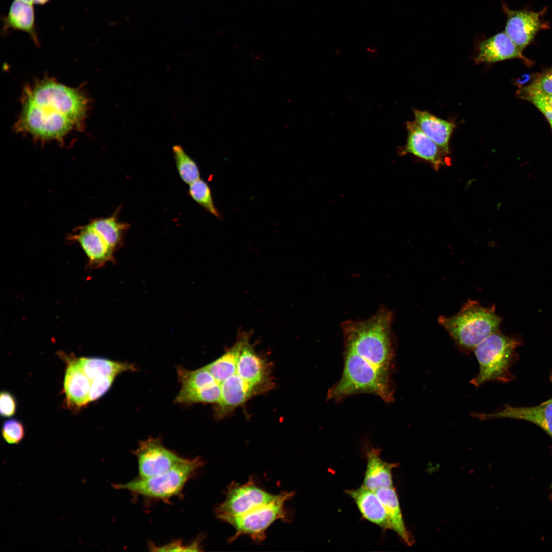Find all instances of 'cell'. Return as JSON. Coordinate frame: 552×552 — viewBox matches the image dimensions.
<instances>
[{"label":"cell","instance_id":"cell-24","mask_svg":"<svg viewBox=\"0 0 552 552\" xmlns=\"http://www.w3.org/2000/svg\"><path fill=\"white\" fill-rule=\"evenodd\" d=\"M383 505L391 530L406 544L411 543L410 535L403 521L398 496L395 489L381 488L375 492Z\"/></svg>","mask_w":552,"mask_h":552},{"label":"cell","instance_id":"cell-39","mask_svg":"<svg viewBox=\"0 0 552 552\" xmlns=\"http://www.w3.org/2000/svg\"><path fill=\"white\" fill-rule=\"evenodd\" d=\"M548 122H549V124H550V125L551 126V128L552 129V120H548Z\"/></svg>","mask_w":552,"mask_h":552},{"label":"cell","instance_id":"cell-25","mask_svg":"<svg viewBox=\"0 0 552 552\" xmlns=\"http://www.w3.org/2000/svg\"><path fill=\"white\" fill-rule=\"evenodd\" d=\"M248 340L247 336L241 337L220 357L204 367L221 383L236 374L239 355L244 344Z\"/></svg>","mask_w":552,"mask_h":552},{"label":"cell","instance_id":"cell-19","mask_svg":"<svg viewBox=\"0 0 552 552\" xmlns=\"http://www.w3.org/2000/svg\"><path fill=\"white\" fill-rule=\"evenodd\" d=\"M346 492L354 500L363 518L383 530L390 529L384 507L375 492L362 485Z\"/></svg>","mask_w":552,"mask_h":552},{"label":"cell","instance_id":"cell-26","mask_svg":"<svg viewBox=\"0 0 552 552\" xmlns=\"http://www.w3.org/2000/svg\"><path fill=\"white\" fill-rule=\"evenodd\" d=\"M120 208L110 216L90 220L94 227L103 235L109 246L115 250L122 244L129 224L119 220Z\"/></svg>","mask_w":552,"mask_h":552},{"label":"cell","instance_id":"cell-6","mask_svg":"<svg viewBox=\"0 0 552 552\" xmlns=\"http://www.w3.org/2000/svg\"><path fill=\"white\" fill-rule=\"evenodd\" d=\"M519 342L497 332L486 338L473 350L479 363L478 374L470 383L476 387L489 381L505 382L510 378L509 369Z\"/></svg>","mask_w":552,"mask_h":552},{"label":"cell","instance_id":"cell-2","mask_svg":"<svg viewBox=\"0 0 552 552\" xmlns=\"http://www.w3.org/2000/svg\"><path fill=\"white\" fill-rule=\"evenodd\" d=\"M393 316L392 311L383 307L368 319L344 321L340 327L345 349L390 373L394 357L391 330Z\"/></svg>","mask_w":552,"mask_h":552},{"label":"cell","instance_id":"cell-10","mask_svg":"<svg viewBox=\"0 0 552 552\" xmlns=\"http://www.w3.org/2000/svg\"><path fill=\"white\" fill-rule=\"evenodd\" d=\"M132 452L137 461L139 477L143 478L162 474L185 459L166 448L159 438L141 441Z\"/></svg>","mask_w":552,"mask_h":552},{"label":"cell","instance_id":"cell-8","mask_svg":"<svg viewBox=\"0 0 552 552\" xmlns=\"http://www.w3.org/2000/svg\"><path fill=\"white\" fill-rule=\"evenodd\" d=\"M180 389L174 402L182 404H217L221 398L220 383L204 367L194 370L176 367Z\"/></svg>","mask_w":552,"mask_h":552},{"label":"cell","instance_id":"cell-3","mask_svg":"<svg viewBox=\"0 0 552 552\" xmlns=\"http://www.w3.org/2000/svg\"><path fill=\"white\" fill-rule=\"evenodd\" d=\"M341 378L328 391L329 400L340 401L354 394L376 395L387 403L394 400L390 373L385 372L356 354L346 350Z\"/></svg>","mask_w":552,"mask_h":552},{"label":"cell","instance_id":"cell-32","mask_svg":"<svg viewBox=\"0 0 552 552\" xmlns=\"http://www.w3.org/2000/svg\"><path fill=\"white\" fill-rule=\"evenodd\" d=\"M16 410V402L11 394L2 391L0 395V412L3 417L13 416Z\"/></svg>","mask_w":552,"mask_h":552},{"label":"cell","instance_id":"cell-29","mask_svg":"<svg viewBox=\"0 0 552 552\" xmlns=\"http://www.w3.org/2000/svg\"><path fill=\"white\" fill-rule=\"evenodd\" d=\"M523 91L524 94L552 95V68L535 78Z\"/></svg>","mask_w":552,"mask_h":552},{"label":"cell","instance_id":"cell-5","mask_svg":"<svg viewBox=\"0 0 552 552\" xmlns=\"http://www.w3.org/2000/svg\"><path fill=\"white\" fill-rule=\"evenodd\" d=\"M203 465L200 457L185 458L162 474L149 477H138L125 484H114L113 487L148 498L168 500L178 495Z\"/></svg>","mask_w":552,"mask_h":552},{"label":"cell","instance_id":"cell-36","mask_svg":"<svg viewBox=\"0 0 552 552\" xmlns=\"http://www.w3.org/2000/svg\"><path fill=\"white\" fill-rule=\"evenodd\" d=\"M50 0H32L33 4L44 5Z\"/></svg>","mask_w":552,"mask_h":552},{"label":"cell","instance_id":"cell-7","mask_svg":"<svg viewBox=\"0 0 552 552\" xmlns=\"http://www.w3.org/2000/svg\"><path fill=\"white\" fill-rule=\"evenodd\" d=\"M294 495L293 492H283L276 495L271 501L258 506L240 516L226 519V522L235 529L231 542L243 535H247L254 541L261 542L266 538V531L275 521L287 520L286 501Z\"/></svg>","mask_w":552,"mask_h":552},{"label":"cell","instance_id":"cell-14","mask_svg":"<svg viewBox=\"0 0 552 552\" xmlns=\"http://www.w3.org/2000/svg\"><path fill=\"white\" fill-rule=\"evenodd\" d=\"M62 356L66 364L63 381L66 404L70 408L80 409L89 403L91 381L81 368L78 358Z\"/></svg>","mask_w":552,"mask_h":552},{"label":"cell","instance_id":"cell-18","mask_svg":"<svg viewBox=\"0 0 552 552\" xmlns=\"http://www.w3.org/2000/svg\"><path fill=\"white\" fill-rule=\"evenodd\" d=\"M236 374L251 384L269 388V378L267 364L255 351L249 343L244 344L239 355Z\"/></svg>","mask_w":552,"mask_h":552},{"label":"cell","instance_id":"cell-22","mask_svg":"<svg viewBox=\"0 0 552 552\" xmlns=\"http://www.w3.org/2000/svg\"><path fill=\"white\" fill-rule=\"evenodd\" d=\"M33 5L19 0H14L8 13L4 19V31L11 29L25 32L37 45L39 40L35 25Z\"/></svg>","mask_w":552,"mask_h":552},{"label":"cell","instance_id":"cell-1","mask_svg":"<svg viewBox=\"0 0 552 552\" xmlns=\"http://www.w3.org/2000/svg\"><path fill=\"white\" fill-rule=\"evenodd\" d=\"M21 106L14 126L16 132L28 134L41 143L63 144L68 135L83 130L90 101L81 87L44 77L25 86Z\"/></svg>","mask_w":552,"mask_h":552},{"label":"cell","instance_id":"cell-30","mask_svg":"<svg viewBox=\"0 0 552 552\" xmlns=\"http://www.w3.org/2000/svg\"><path fill=\"white\" fill-rule=\"evenodd\" d=\"M25 428L17 420H7L3 425L2 434L4 440L10 444H18L25 436Z\"/></svg>","mask_w":552,"mask_h":552},{"label":"cell","instance_id":"cell-17","mask_svg":"<svg viewBox=\"0 0 552 552\" xmlns=\"http://www.w3.org/2000/svg\"><path fill=\"white\" fill-rule=\"evenodd\" d=\"M408 132L406 143L400 148L401 155L411 154L427 161L438 169L443 162V154H446L433 141L425 134L414 121L406 123Z\"/></svg>","mask_w":552,"mask_h":552},{"label":"cell","instance_id":"cell-21","mask_svg":"<svg viewBox=\"0 0 552 552\" xmlns=\"http://www.w3.org/2000/svg\"><path fill=\"white\" fill-rule=\"evenodd\" d=\"M379 449L371 448L366 453L367 465L363 485L374 492L393 487L392 469L396 465L383 461Z\"/></svg>","mask_w":552,"mask_h":552},{"label":"cell","instance_id":"cell-4","mask_svg":"<svg viewBox=\"0 0 552 552\" xmlns=\"http://www.w3.org/2000/svg\"><path fill=\"white\" fill-rule=\"evenodd\" d=\"M501 318L495 307H485L475 301H468L456 314L441 316L438 322L463 350L473 351L490 335L499 331Z\"/></svg>","mask_w":552,"mask_h":552},{"label":"cell","instance_id":"cell-20","mask_svg":"<svg viewBox=\"0 0 552 552\" xmlns=\"http://www.w3.org/2000/svg\"><path fill=\"white\" fill-rule=\"evenodd\" d=\"M413 112L414 122L420 129L445 153H449V140L455 127V124L426 111L413 109Z\"/></svg>","mask_w":552,"mask_h":552},{"label":"cell","instance_id":"cell-27","mask_svg":"<svg viewBox=\"0 0 552 552\" xmlns=\"http://www.w3.org/2000/svg\"><path fill=\"white\" fill-rule=\"evenodd\" d=\"M176 168L181 179L187 184L190 185L200 179V172L195 161L179 145L172 149Z\"/></svg>","mask_w":552,"mask_h":552},{"label":"cell","instance_id":"cell-34","mask_svg":"<svg viewBox=\"0 0 552 552\" xmlns=\"http://www.w3.org/2000/svg\"><path fill=\"white\" fill-rule=\"evenodd\" d=\"M525 98L538 108L548 120H552V107L551 106L535 98L526 97Z\"/></svg>","mask_w":552,"mask_h":552},{"label":"cell","instance_id":"cell-16","mask_svg":"<svg viewBox=\"0 0 552 552\" xmlns=\"http://www.w3.org/2000/svg\"><path fill=\"white\" fill-rule=\"evenodd\" d=\"M513 58L531 63L507 34L502 32L480 42L474 60L477 63H493Z\"/></svg>","mask_w":552,"mask_h":552},{"label":"cell","instance_id":"cell-9","mask_svg":"<svg viewBox=\"0 0 552 552\" xmlns=\"http://www.w3.org/2000/svg\"><path fill=\"white\" fill-rule=\"evenodd\" d=\"M275 496L257 486L251 479L243 485L233 482L227 487L224 501L217 507L216 515L224 521L268 503Z\"/></svg>","mask_w":552,"mask_h":552},{"label":"cell","instance_id":"cell-31","mask_svg":"<svg viewBox=\"0 0 552 552\" xmlns=\"http://www.w3.org/2000/svg\"><path fill=\"white\" fill-rule=\"evenodd\" d=\"M115 378L111 376H101L91 381L89 402L96 401L103 396L110 388Z\"/></svg>","mask_w":552,"mask_h":552},{"label":"cell","instance_id":"cell-13","mask_svg":"<svg viewBox=\"0 0 552 552\" xmlns=\"http://www.w3.org/2000/svg\"><path fill=\"white\" fill-rule=\"evenodd\" d=\"M67 238L81 246L88 260L89 267H99L113 258L114 250L90 221L75 228Z\"/></svg>","mask_w":552,"mask_h":552},{"label":"cell","instance_id":"cell-38","mask_svg":"<svg viewBox=\"0 0 552 552\" xmlns=\"http://www.w3.org/2000/svg\"><path fill=\"white\" fill-rule=\"evenodd\" d=\"M550 489H551V493H550V499L552 500V484H551V485L550 486Z\"/></svg>","mask_w":552,"mask_h":552},{"label":"cell","instance_id":"cell-12","mask_svg":"<svg viewBox=\"0 0 552 552\" xmlns=\"http://www.w3.org/2000/svg\"><path fill=\"white\" fill-rule=\"evenodd\" d=\"M220 386L221 398L214 409L215 417L217 419L224 418L251 397L267 390L250 384L237 374L221 382Z\"/></svg>","mask_w":552,"mask_h":552},{"label":"cell","instance_id":"cell-23","mask_svg":"<svg viewBox=\"0 0 552 552\" xmlns=\"http://www.w3.org/2000/svg\"><path fill=\"white\" fill-rule=\"evenodd\" d=\"M79 364L87 377L92 381L101 376L116 378L125 372H134L137 367L127 362L113 361L101 357L78 358Z\"/></svg>","mask_w":552,"mask_h":552},{"label":"cell","instance_id":"cell-28","mask_svg":"<svg viewBox=\"0 0 552 552\" xmlns=\"http://www.w3.org/2000/svg\"><path fill=\"white\" fill-rule=\"evenodd\" d=\"M189 194L198 204L217 217L220 214L215 207L208 184L200 178L189 185Z\"/></svg>","mask_w":552,"mask_h":552},{"label":"cell","instance_id":"cell-37","mask_svg":"<svg viewBox=\"0 0 552 552\" xmlns=\"http://www.w3.org/2000/svg\"><path fill=\"white\" fill-rule=\"evenodd\" d=\"M19 1H21L24 2L25 3L33 5V2H32V0H19Z\"/></svg>","mask_w":552,"mask_h":552},{"label":"cell","instance_id":"cell-11","mask_svg":"<svg viewBox=\"0 0 552 552\" xmlns=\"http://www.w3.org/2000/svg\"><path fill=\"white\" fill-rule=\"evenodd\" d=\"M502 7L507 16L504 32L522 52L538 32L549 28L548 23L542 18L546 13V8L539 12L527 9L514 10L504 3Z\"/></svg>","mask_w":552,"mask_h":552},{"label":"cell","instance_id":"cell-33","mask_svg":"<svg viewBox=\"0 0 552 552\" xmlns=\"http://www.w3.org/2000/svg\"><path fill=\"white\" fill-rule=\"evenodd\" d=\"M199 544L197 541L189 545H182L180 541H175L160 546L151 544L150 548H151L153 551H199Z\"/></svg>","mask_w":552,"mask_h":552},{"label":"cell","instance_id":"cell-35","mask_svg":"<svg viewBox=\"0 0 552 552\" xmlns=\"http://www.w3.org/2000/svg\"><path fill=\"white\" fill-rule=\"evenodd\" d=\"M524 95L525 98L526 97L535 98L546 103L552 107V95H543L538 94H524Z\"/></svg>","mask_w":552,"mask_h":552},{"label":"cell","instance_id":"cell-15","mask_svg":"<svg viewBox=\"0 0 552 552\" xmlns=\"http://www.w3.org/2000/svg\"><path fill=\"white\" fill-rule=\"evenodd\" d=\"M472 416L480 420L497 418H511L532 422L544 430L552 439V399L532 407H513L505 405L497 412L473 413Z\"/></svg>","mask_w":552,"mask_h":552}]
</instances>
